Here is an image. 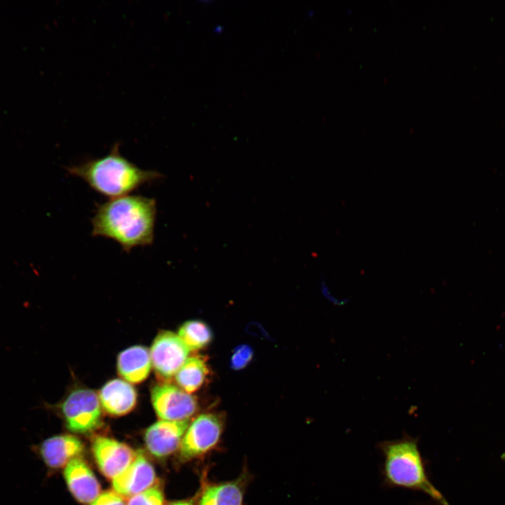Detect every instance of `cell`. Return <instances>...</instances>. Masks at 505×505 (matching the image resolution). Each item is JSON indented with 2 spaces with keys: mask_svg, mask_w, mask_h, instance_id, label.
Wrapping results in <instances>:
<instances>
[{
  "mask_svg": "<svg viewBox=\"0 0 505 505\" xmlns=\"http://www.w3.org/2000/svg\"><path fill=\"white\" fill-rule=\"evenodd\" d=\"M156 201L140 195L112 198L97 205L91 218L93 236L110 238L126 252L154 240Z\"/></svg>",
  "mask_w": 505,
  "mask_h": 505,
  "instance_id": "obj_1",
  "label": "cell"
},
{
  "mask_svg": "<svg viewBox=\"0 0 505 505\" xmlns=\"http://www.w3.org/2000/svg\"><path fill=\"white\" fill-rule=\"evenodd\" d=\"M119 143L104 156L67 167L69 174L83 180L93 190L111 199L127 196L145 184L161 179L156 170H143L123 156Z\"/></svg>",
  "mask_w": 505,
  "mask_h": 505,
  "instance_id": "obj_2",
  "label": "cell"
},
{
  "mask_svg": "<svg viewBox=\"0 0 505 505\" xmlns=\"http://www.w3.org/2000/svg\"><path fill=\"white\" fill-rule=\"evenodd\" d=\"M378 447L383 456L382 476L386 485L422 492L441 505H448L429 480L417 438L405 436L381 442Z\"/></svg>",
  "mask_w": 505,
  "mask_h": 505,
  "instance_id": "obj_3",
  "label": "cell"
},
{
  "mask_svg": "<svg viewBox=\"0 0 505 505\" xmlns=\"http://www.w3.org/2000/svg\"><path fill=\"white\" fill-rule=\"evenodd\" d=\"M61 412L67 428L76 433H88L101 424V408L97 395L92 390L72 391L62 402Z\"/></svg>",
  "mask_w": 505,
  "mask_h": 505,
  "instance_id": "obj_4",
  "label": "cell"
},
{
  "mask_svg": "<svg viewBox=\"0 0 505 505\" xmlns=\"http://www.w3.org/2000/svg\"><path fill=\"white\" fill-rule=\"evenodd\" d=\"M223 429L221 419L214 414H203L188 426L180 446L182 460L206 454L218 443Z\"/></svg>",
  "mask_w": 505,
  "mask_h": 505,
  "instance_id": "obj_5",
  "label": "cell"
},
{
  "mask_svg": "<svg viewBox=\"0 0 505 505\" xmlns=\"http://www.w3.org/2000/svg\"><path fill=\"white\" fill-rule=\"evenodd\" d=\"M151 398L153 408L161 420L188 421L197 409L194 396L170 384L156 385Z\"/></svg>",
  "mask_w": 505,
  "mask_h": 505,
  "instance_id": "obj_6",
  "label": "cell"
},
{
  "mask_svg": "<svg viewBox=\"0 0 505 505\" xmlns=\"http://www.w3.org/2000/svg\"><path fill=\"white\" fill-rule=\"evenodd\" d=\"M189 351L178 335L162 331L151 347L152 364L159 376L170 378L175 375L187 361Z\"/></svg>",
  "mask_w": 505,
  "mask_h": 505,
  "instance_id": "obj_7",
  "label": "cell"
},
{
  "mask_svg": "<svg viewBox=\"0 0 505 505\" xmlns=\"http://www.w3.org/2000/svg\"><path fill=\"white\" fill-rule=\"evenodd\" d=\"M91 448L100 471L112 480L121 474L136 455V452L128 445L102 436L93 438Z\"/></svg>",
  "mask_w": 505,
  "mask_h": 505,
  "instance_id": "obj_8",
  "label": "cell"
},
{
  "mask_svg": "<svg viewBox=\"0 0 505 505\" xmlns=\"http://www.w3.org/2000/svg\"><path fill=\"white\" fill-rule=\"evenodd\" d=\"M153 465L142 450H137L131 464L112 480L113 490L123 497H131L155 485Z\"/></svg>",
  "mask_w": 505,
  "mask_h": 505,
  "instance_id": "obj_9",
  "label": "cell"
},
{
  "mask_svg": "<svg viewBox=\"0 0 505 505\" xmlns=\"http://www.w3.org/2000/svg\"><path fill=\"white\" fill-rule=\"evenodd\" d=\"M189 426L188 421L160 420L151 425L144 434L148 451L154 457L163 458L180 447Z\"/></svg>",
  "mask_w": 505,
  "mask_h": 505,
  "instance_id": "obj_10",
  "label": "cell"
},
{
  "mask_svg": "<svg viewBox=\"0 0 505 505\" xmlns=\"http://www.w3.org/2000/svg\"><path fill=\"white\" fill-rule=\"evenodd\" d=\"M35 450L47 467L55 470L79 457L83 450V445L76 436L62 434L44 440Z\"/></svg>",
  "mask_w": 505,
  "mask_h": 505,
  "instance_id": "obj_11",
  "label": "cell"
},
{
  "mask_svg": "<svg viewBox=\"0 0 505 505\" xmlns=\"http://www.w3.org/2000/svg\"><path fill=\"white\" fill-rule=\"evenodd\" d=\"M64 478L74 498L82 504H90L100 494V485L86 462L80 457L65 466Z\"/></svg>",
  "mask_w": 505,
  "mask_h": 505,
  "instance_id": "obj_12",
  "label": "cell"
},
{
  "mask_svg": "<svg viewBox=\"0 0 505 505\" xmlns=\"http://www.w3.org/2000/svg\"><path fill=\"white\" fill-rule=\"evenodd\" d=\"M99 400L103 409L109 415H124L135 406L137 393L127 382L119 379L106 383L99 393Z\"/></svg>",
  "mask_w": 505,
  "mask_h": 505,
  "instance_id": "obj_13",
  "label": "cell"
},
{
  "mask_svg": "<svg viewBox=\"0 0 505 505\" xmlns=\"http://www.w3.org/2000/svg\"><path fill=\"white\" fill-rule=\"evenodd\" d=\"M152 361L149 350L142 346H133L121 352L117 368L119 375L133 384L143 382L149 375Z\"/></svg>",
  "mask_w": 505,
  "mask_h": 505,
  "instance_id": "obj_14",
  "label": "cell"
},
{
  "mask_svg": "<svg viewBox=\"0 0 505 505\" xmlns=\"http://www.w3.org/2000/svg\"><path fill=\"white\" fill-rule=\"evenodd\" d=\"M246 476L234 480L207 486L198 505H242Z\"/></svg>",
  "mask_w": 505,
  "mask_h": 505,
  "instance_id": "obj_15",
  "label": "cell"
},
{
  "mask_svg": "<svg viewBox=\"0 0 505 505\" xmlns=\"http://www.w3.org/2000/svg\"><path fill=\"white\" fill-rule=\"evenodd\" d=\"M208 374L205 360L200 356L188 358L175 374L177 384L188 393L198 390Z\"/></svg>",
  "mask_w": 505,
  "mask_h": 505,
  "instance_id": "obj_16",
  "label": "cell"
},
{
  "mask_svg": "<svg viewBox=\"0 0 505 505\" xmlns=\"http://www.w3.org/2000/svg\"><path fill=\"white\" fill-rule=\"evenodd\" d=\"M178 336L191 351L206 346L213 338L210 328L203 321L197 320L183 323L179 329Z\"/></svg>",
  "mask_w": 505,
  "mask_h": 505,
  "instance_id": "obj_17",
  "label": "cell"
},
{
  "mask_svg": "<svg viewBox=\"0 0 505 505\" xmlns=\"http://www.w3.org/2000/svg\"><path fill=\"white\" fill-rule=\"evenodd\" d=\"M162 490L155 485L149 489L130 497L127 505H163Z\"/></svg>",
  "mask_w": 505,
  "mask_h": 505,
  "instance_id": "obj_18",
  "label": "cell"
},
{
  "mask_svg": "<svg viewBox=\"0 0 505 505\" xmlns=\"http://www.w3.org/2000/svg\"><path fill=\"white\" fill-rule=\"evenodd\" d=\"M252 349L248 345L243 344L237 346L231 358V368L236 370L244 368L252 360Z\"/></svg>",
  "mask_w": 505,
  "mask_h": 505,
  "instance_id": "obj_19",
  "label": "cell"
},
{
  "mask_svg": "<svg viewBox=\"0 0 505 505\" xmlns=\"http://www.w3.org/2000/svg\"><path fill=\"white\" fill-rule=\"evenodd\" d=\"M90 505H127L122 496L114 490L105 491L90 504Z\"/></svg>",
  "mask_w": 505,
  "mask_h": 505,
  "instance_id": "obj_20",
  "label": "cell"
},
{
  "mask_svg": "<svg viewBox=\"0 0 505 505\" xmlns=\"http://www.w3.org/2000/svg\"><path fill=\"white\" fill-rule=\"evenodd\" d=\"M167 505H194L191 501L182 500L171 502Z\"/></svg>",
  "mask_w": 505,
  "mask_h": 505,
  "instance_id": "obj_21",
  "label": "cell"
}]
</instances>
